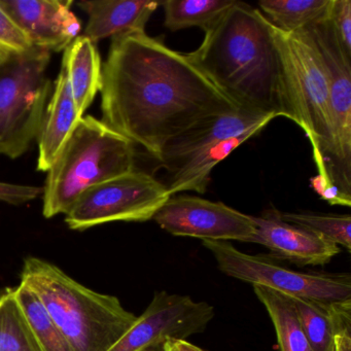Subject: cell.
<instances>
[{"instance_id": "d4e9b609", "label": "cell", "mask_w": 351, "mask_h": 351, "mask_svg": "<svg viewBox=\"0 0 351 351\" xmlns=\"http://www.w3.org/2000/svg\"><path fill=\"white\" fill-rule=\"evenodd\" d=\"M285 223L309 230L324 239L351 250V217L349 215H317L308 213H280Z\"/></svg>"}, {"instance_id": "484cf974", "label": "cell", "mask_w": 351, "mask_h": 351, "mask_svg": "<svg viewBox=\"0 0 351 351\" xmlns=\"http://www.w3.org/2000/svg\"><path fill=\"white\" fill-rule=\"evenodd\" d=\"M34 48L32 40L15 20L0 7V56L19 54Z\"/></svg>"}, {"instance_id": "f546056e", "label": "cell", "mask_w": 351, "mask_h": 351, "mask_svg": "<svg viewBox=\"0 0 351 351\" xmlns=\"http://www.w3.org/2000/svg\"><path fill=\"white\" fill-rule=\"evenodd\" d=\"M176 344L178 351H206L186 340L176 341Z\"/></svg>"}, {"instance_id": "277c9868", "label": "cell", "mask_w": 351, "mask_h": 351, "mask_svg": "<svg viewBox=\"0 0 351 351\" xmlns=\"http://www.w3.org/2000/svg\"><path fill=\"white\" fill-rule=\"evenodd\" d=\"M135 170V145L92 116L80 120L49 169L43 215H65L92 186Z\"/></svg>"}, {"instance_id": "4fadbf2b", "label": "cell", "mask_w": 351, "mask_h": 351, "mask_svg": "<svg viewBox=\"0 0 351 351\" xmlns=\"http://www.w3.org/2000/svg\"><path fill=\"white\" fill-rule=\"evenodd\" d=\"M254 231L247 243L266 246L275 258L299 266H319L340 252L337 244L293 223H285L280 211L271 209L262 217H252Z\"/></svg>"}, {"instance_id": "7402d4cb", "label": "cell", "mask_w": 351, "mask_h": 351, "mask_svg": "<svg viewBox=\"0 0 351 351\" xmlns=\"http://www.w3.org/2000/svg\"><path fill=\"white\" fill-rule=\"evenodd\" d=\"M14 293L43 351H75L29 287L20 282L14 287Z\"/></svg>"}, {"instance_id": "7c38bea8", "label": "cell", "mask_w": 351, "mask_h": 351, "mask_svg": "<svg viewBox=\"0 0 351 351\" xmlns=\"http://www.w3.org/2000/svg\"><path fill=\"white\" fill-rule=\"evenodd\" d=\"M71 0H0L3 8L27 34L32 45L61 52L80 36L82 25Z\"/></svg>"}, {"instance_id": "4316f807", "label": "cell", "mask_w": 351, "mask_h": 351, "mask_svg": "<svg viewBox=\"0 0 351 351\" xmlns=\"http://www.w3.org/2000/svg\"><path fill=\"white\" fill-rule=\"evenodd\" d=\"M328 19L345 55L351 59V1L332 0Z\"/></svg>"}, {"instance_id": "e0dca14e", "label": "cell", "mask_w": 351, "mask_h": 351, "mask_svg": "<svg viewBox=\"0 0 351 351\" xmlns=\"http://www.w3.org/2000/svg\"><path fill=\"white\" fill-rule=\"evenodd\" d=\"M61 66L66 71L77 112L86 110L95 99L102 85V63L96 44L80 36L67 47Z\"/></svg>"}, {"instance_id": "52a82bcc", "label": "cell", "mask_w": 351, "mask_h": 351, "mask_svg": "<svg viewBox=\"0 0 351 351\" xmlns=\"http://www.w3.org/2000/svg\"><path fill=\"white\" fill-rule=\"evenodd\" d=\"M303 29L322 56L328 75L332 139L326 176L351 202V59L341 48L328 14Z\"/></svg>"}, {"instance_id": "8fae6325", "label": "cell", "mask_w": 351, "mask_h": 351, "mask_svg": "<svg viewBox=\"0 0 351 351\" xmlns=\"http://www.w3.org/2000/svg\"><path fill=\"white\" fill-rule=\"evenodd\" d=\"M156 223L174 236L210 241L245 242L256 231L252 215L223 202L195 196L170 197L154 215Z\"/></svg>"}, {"instance_id": "5bb4252c", "label": "cell", "mask_w": 351, "mask_h": 351, "mask_svg": "<svg viewBox=\"0 0 351 351\" xmlns=\"http://www.w3.org/2000/svg\"><path fill=\"white\" fill-rule=\"evenodd\" d=\"M275 118L240 108L230 114L207 119L170 141L164 147L159 161L168 172L174 173L199 152L248 131L263 130Z\"/></svg>"}, {"instance_id": "7a4b0ae2", "label": "cell", "mask_w": 351, "mask_h": 351, "mask_svg": "<svg viewBox=\"0 0 351 351\" xmlns=\"http://www.w3.org/2000/svg\"><path fill=\"white\" fill-rule=\"evenodd\" d=\"M186 55L240 108L293 121L271 24L258 9L237 1Z\"/></svg>"}, {"instance_id": "cb8c5ba5", "label": "cell", "mask_w": 351, "mask_h": 351, "mask_svg": "<svg viewBox=\"0 0 351 351\" xmlns=\"http://www.w3.org/2000/svg\"><path fill=\"white\" fill-rule=\"evenodd\" d=\"M298 322L313 351H334L332 303L291 297Z\"/></svg>"}, {"instance_id": "d6986e66", "label": "cell", "mask_w": 351, "mask_h": 351, "mask_svg": "<svg viewBox=\"0 0 351 351\" xmlns=\"http://www.w3.org/2000/svg\"><path fill=\"white\" fill-rule=\"evenodd\" d=\"M254 289L272 320L279 351H313L298 322L291 297L264 287Z\"/></svg>"}, {"instance_id": "4dcf8cb0", "label": "cell", "mask_w": 351, "mask_h": 351, "mask_svg": "<svg viewBox=\"0 0 351 351\" xmlns=\"http://www.w3.org/2000/svg\"><path fill=\"white\" fill-rule=\"evenodd\" d=\"M161 351H178L176 341H168L167 343L163 345Z\"/></svg>"}, {"instance_id": "83f0119b", "label": "cell", "mask_w": 351, "mask_h": 351, "mask_svg": "<svg viewBox=\"0 0 351 351\" xmlns=\"http://www.w3.org/2000/svg\"><path fill=\"white\" fill-rule=\"evenodd\" d=\"M334 351H351V301L332 304Z\"/></svg>"}, {"instance_id": "9c48e42d", "label": "cell", "mask_w": 351, "mask_h": 351, "mask_svg": "<svg viewBox=\"0 0 351 351\" xmlns=\"http://www.w3.org/2000/svg\"><path fill=\"white\" fill-rule=\"evenodd\" d=\"M170 197L167 186L135 169L86 191L65 213L64 221L73 231L112 221H147Z\"/></svg>"}, {"instance_id": "5b68a950", "label": "cell", "mask_w": 351, "mask_h": 351, "mask_svg": "<svg viewBox=\"0 0 351 351\" xmlns=\"http://www.w3.org/2000/svg\"><path fill=\"white\" fill-rule=\"evenodd\" d=\"M271 29L282 64L293 121L312 145L318 174L310 184L317 192L336 188L326 176L332 136L328 75L322 56L305 30L285 34L272 25Z\"/></svg>"}, {"instance_id": "f1b7e54d", "label": "cell", "mask_w": 351, "mask_h": 351, "mask_svg": "<svg viewBox=\"0 0 351 351\" xmlns=\"http://www.w3.org/2000/svg\"><path fill=\"white\" fill-rule=\"evenodd\" d=\"M43 194L40 186L9 184L0 182V201L12 205H21L36 200Z\"/></svg>"}, {"instance_id": "6da1fadb", "label": "cell", "mask_w": 351, "mask_h": 351, "mask_svg": "<svg viewBox=\"0 0 351 351\" xmlns=\"http://www.w3.org/2000/svg\"><path fill=\"white\" fill-rule=\"evenodd\" d=\"M100 93L102 122L157 160L184 131L240 110L188 55L145 32L112 38Z\"/></svg>"}, {"instance_id": "ac0fdd59", "label": "cell", "mask_w": 351, "mask_h": 351, "mask_svg": "<svg viewBox=\"0 0 351 351\" xmlns=\"http://www.w3.org/2000/svg\"><path fill=\"white\" fill-rule=\"evenodd\" d=\"M261 131V129H254L239 136L226 139L206 147L186 160L174 173L171 174L169 184L167 186L171 196L186 191H194L199 194H204L210 182V174L213 168L242 143H246Z\"/></svg>"}, {"instance_id": "ba28073f", "label": "cell", "mask_w": 351, "mask_h": 351, "mask_svg": "<svg viewBox=\"0 0 351 351\" xmlns=\"http://www.w3.org/2000/svg\"><path fill=\"white\" fill-rule=\"evenodd\" d=\"M221 272L233 278L264 287L289 297L304 298L322 303L351 301L349 274L301 272L280 266L263 254L250 256L228 241L204 240Z\"/></svg>"}, {"instance_id": "9a60e30c", "label": "cell", "mask_w": 351, "mask_h": 351, "mask_svg": "<svg viewBox=\"0 0 351 351\" xmlns=\"http://www.w3.org/2000/svg\"><path fill=\"white\" fill-rule=\"evenodd\" d=\"M38 133V170L48 172L83 117L77 112L66 71L61 66Z\"/></svg>"}, {"instance_id": "ffe728a7", "label": "cell", "mask_w": 351, "mask_h": 351, "mask_svg": "<svg viewBox=\"0 0 351 351\" xmlns=\"http://www.w3.org/2000/svg\"><path fill=\"white\" fill-rule=\"evenodd\" d=\"M330 3L332 0H261L258 10L273 27L293 34L324 19Z\"/></svg>"}, {"instance_id": "2e32d148", "label": "cell", "mask_w": 351, "mask_h": 351, "mask_svg": "<svg viewBox=\"0 0 351 351\" xmlns=\"http://www.w3.org/2000/svg\"><path fill=\"white\" fill-rule=\"evenodd\" d=\"M161 5L152 0H83L77 3L88 16L86 38L94 44L132 32H145V25Z\"/></svg>"}, {"instance_id": "30bf717a", "label": "cell", "mask_w": 351, "mask_h": 351, "mask_svg": "<svg viewBox=\"0 0 351 351\" xmlns=\"http://www.w3.org/2000/svg\"><path fill=\"white\" fill-rule=\"evenodd\" d=\"M215 316L213 306L189 295L157 291L130 328L108 351H157L168 341L203 332Z\"/></svg>"}, {"instance_id": "8992f818", "label": "cell", "mask_w": 351, "mask_h": 351, "mask_svg": "<svg viewBox=\"0 0 351 351\" xmlns=\"http://www.w3.org/2000/svg\"><path fill=\"white\" fill-rule=\"evenodd\" d=\"M51 52L34 48L0 56V155L17 159L38 138L52 83Z\"/></svg>"}, {"instance_id": "44dd1931", "label": "cell", "mask_w": 351, "mask_h": 351, "mask_svg": "<svg viewBox=\"0 0 351 351\" xmlns=\"http://www.w3.org/2000/svg\"><path fill=\"white\" fill-rule=\"evenodd\" d=\"M238 0H167L161 3L165 12L164 25L171 32L199 27L207 32Z\"/></svg>"}, {"instance_id": "603a6c76", "label": "cell", "mask_w": 351, "mask_h": 351, "mask_svg": "<svg viewBox=\"0 0 351 351\" xmlns=\"http://www.w3.org/2000/svg\"><path fill=\"white\" fill-rule=\"evenodd\" d=\"M0 351H43L16 300L14 287L0 291Z\"/></svg>"}, {"instance_id": "3957f363", "label": "cell", "mask_w": 351, "mask_h": 351, "mask_svg": "<svg viewBox=\"0 0 351 351\" xmlns=\"http://www.w3.org/2000/svg\"><path fill=\"white\" fill-rule=\"evenodd\" d=\"M21 283L38 295L75 351H108L137 318L118 298L92 291L36 256L24 261Z\"/></svg>"}]
</instances>
